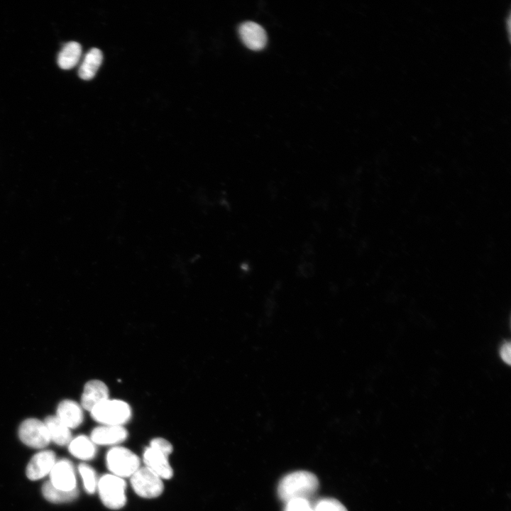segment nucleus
Segmentation results:
<instances>
[{
	"label": "nucleus",
	"instance_id": "1a4fd4ad",
	"mask_svg": "<svg viewBox=\"0 0 511 511\" xmlns=\"http://www.w3.org/2000/svg\"><path fill=\"white\" fill-rule=\"evenodd\" d=\"M238 34L243 44L252 50H260L267 43V34L257 23L246 21L238 27Z\"/></svg>",
	"mask_w": 511,
	"mask_h": 511
},
{
	"label": "nucleus",
	"instance_id": "f257e3e1",
	"mask_svg": "<svg viewBox=\"0 0 511 511\" xmlns=\"http://www.w3.org/2000/svg\"><path fill=\"white\" fill-rule=\"evenodd\" d=\"M319 488L317 477L306 471H298L285 476L280 481L278 493L285 502L297 499L307 500L314 495Z\"/></svg>",
	"mask_w": 511,
	"mask_h": 511
},
{
	"label": "nucleus",
	"instance_id": "39448f33",
	"mask_svg": "<svg viewBox=\"0 0 511 511\" xmlns=\"http://www.w3.org/2000/svg\"><path fill=\"white\" fill-rule=\"evenodd\" d=\"M163 479L146 466L139 467L131 476V484L135 493L141 498H154L163 491Z\"/></svg>",
	"mask_w": 511,
	"mask_h": 511
},
{
	"label": "nucleus",
	"instance_id": "412c9836",
	"mask_svg": "<svg viewBox=\"0 0 511 511\" xmlns=\"http://www.w3.org/2000/svg\"><path fill=\"white\" fill-rule=\"evenodd\" d=\"M150 446L158 449L168 457L173 450L172 444L166 439L160 437L152 439L150 443Z\"/></svg>",
	"mask_w": 511,
	"mask_h": 511
},
{
	"label": "nucleus",
	"instance_id": "6ab92c4d",
	"mask_svg": "<svg viewBox=\"0 0 511 511\" xmlns=\"http://www.w3.org/2000/svg\"><path fill=\"white\" fill-rule=\"evenodd\" d=\"M78 471L82 477L86 492L89 494H94L97 489L98 484L95 471L87 464L80 463L78 466Z\"/></svg>",
	"mask_w": 511,
	"mask_h": 511
},
{
	"label": "nucleus",
	"instance_id": "5701e85b",
	"mask_svg": "<svg viewBox=\"0 0 511 511\" xmlns=\"http://www.w3.org/2000/svg\"><path fill=\"white\" fill-rule=\"evenodd\" d=\"M501 359L507 365L511 362V346L510 341L503 342L499 349Z\"/></svg>",
	"mask_w": 511,
	"mask_h": 511
},
{
	"label": "nucleus",
	"instance_id": "aec40b11",
	"mask_svg": "<svg viewBox=\"0 0 511 511\" xmlns=\"http://www.w3.org/2000/svg\"><path fill=\"white\" fill-rule=\"evenodd\" d=\"M314 511H348L344 505L338 500L326 498L317 502L314 507Z\"/></svg>",
	"mask_w": 511,
	"mask_h": 511
},
{
	"label": "nucleus",
	"instance_id": "f03ea898",
	"mask_svg": "<svg viewBox=\"0 0 511 511\" xmlns=\"http://www.w3.org/2000/svg\"><path fill=\"white\" fill-rule=\"evenodd\" d=\"M92 417L103 425L122 426L131 417L128 403L120 400H106L90 411Z\"/></svg>",
	"mask_w": 511,
	"mask_h": 511
},
{
	"label": "nucleus",
	"instance_id": "0eeeda50",
	"mask_svg": "<svg viewBox=\"0 0 511 511\" xmlns=\"http://www.w3.org/2000/svg\"><path fill=\"white\" fill-rule=\"evenodd\" d=\"M49 475V481L54 487L66 491L77 489L75 468L70 461L65 458L56 461Z\"/></svg>",
	"mask_w": 511,
	"mask_h": 511
},
{
	"label": "nucleus",
	"instance_id": "4be33fe9",
	"mask_svg": "<svg viewBox=\"0 0 511 511\" xmlns=\"http://www.w3.org/2000/svg\"><path fill=\"white\" fill-rule=\"evenodd\" d=\"M287 503L285 511H314L304 499L293 500Z\"/></svg>",
	"mask_w": 511,
	"mask_h": 511
},
{
	"label": "nucleus",
	"instance_id": "2eb2a0df",
	"mask_svg": "<svg viewBox=\"0 0 511 511\" xmlns=\"http://www.w3.org/2000/svg\"><path fill=\"white\" fill-rule=\"evenodd\" d=\"M102 60L103 55L99 49L95 48L90 49L79 65L78 70L79 77L85 80L92 79L101 66Z\"/></svg>",
	"mask_w": 511,
	"mask_h": 511
},
{
	"label": "nucleus",
	"instance_id": "f3484780",
	"mask_svg": "<svg viewBox=\"0 0 511 511\" xmlns=\"http://www.w3.org/2000/svg\"><path fill=\"white\" fill-rule=\"evenodd\" d=\"M82 55V47L79 43L71 41L66 43L57 57L59 67L64 70H70L77 65Z\"/></svg>",
	"mask_w": 511,
	"mask_h": 511
},
{
	"label": "nucleus",
	"instance_id": "a211bd4d",
	"mask_svg": "<svg viewBox=\"0 0 511 511\" xmlns=\"http://www.w3.org/2000/svg\"><path fill=\"white\" fill-rule=\"evenodd\" d=\"M42 494L49 502L53 503H63L74 500L78 496L77 488L70 491L62 490L54 487L48 480L42 486Z\"/></svg>",
	"mask_w": 511,
	"mask_h": 511
},
{
	"label": "nucleus",
	"instance_id": "dca6fc26",
	"mask_svg": "<svg viewBox=\"0 0 511 511\" xmlns=\"http://www.w3.org/2000/svg\"><path fill=\"white\" fill-rule=\"evenodd\" d=\"M69 451L75 457L81 460L93 459L97 454L95 444L84 435L77 436L69 443Z\"/></svg>",
	"mask_w": 511,
	"mask_h": 511
},
{
	"label": "nucleus",
	"instance_id": "9d476101",
	"mask_svg": "<svg viewBox=\"0 0 511 511\" xmlns=\"http://www.w3.org/2000/svg\"><path fill=\"white\" fill-rule=\"evenodd\" d=\"M128 432L123 426L101 425L91 432L90 439L96 445H116L127 439Z\"/></svg>",
	"mask_w": 511,
	"mask_h": 511
},
{
	"label": "nucleus",
	"instance_id": "7ed1b4c3",
	"mask_svg": "<svg viewBox=\"0 0 511 511\" xmlns=\"http://www.w3.org/2000/svg\"><path fill=\"white\" fill-rule=\"evenodd\" d=\"M126 484L123 478L111 473L98 480L97 489L103 504L111 510L123 507L126 502Z\"/></svg>",
	"mask_w": 511,
	"mask_h": 511
},
{
	"label": "nucleus",
	"instance_id": "4468645a",
	"mask_svg": "<svg viewBox=\"0 0 511 511\" xmlns=\"http://www.w3.org/2000/svg\"><path fill=\"white\" fill-rule=\"evenodd\" d=\"M44 423L48 429L50 440L59 446L69 444L72 440L70 429L65 425L56 416H48Z\"/></svg>",
	"mask_w": 511,
	"mask_h": 511
},
{
	"label": "nucleus",
	"instance_id": "6e6552de",
	"mask_svg": "<svg viewBox=\"0 0 511 511\" xmlns=\"http://www.w3.org/2000/svg\"><path fill=\"white\" fill-rule=\"evenodd\" d=\"M55 462L56 456L53 451H41L31 458L26 470V476L31 480L43 478L50 473Z\"/></svg>",
	"mask_w": 511,
	"mask_h": 511
},
{
	"label": "nucleus",
	"instance_id": "423d86ee",
	"mask_svg": "<svg viewBox=\"0 0 511 511\" xmlns=\"http://www.w3.org/2000/svg\"><path fill=\"white\" fill-rule=\"evenodd\" d=\"M18 436L24 444L33 449H43L51 441L44 422L35 418L22 422L18 427Z\"/></svg>",
	"mask_w": 511,
	"mask_h": 511
},
{
	"label": "nucleus",
	"instance_id": "f8f14e48",
	"mask_svg": "<svg viewBox=\"0 0 511 511\" xmlns=\"http://www.w3.org/2000/svg\"><path fill=\"white\" fill-rule=\"evenodd\" d=\"M109 399V389L101 380L88 381L83 390L81 397V405L83 409L91 411L97 405Z\"/></svg>",
	"mask_w": 511,
	"mask_h": 511
},
{
	"label": "nucleus",
	"instance_id": "ddd939ff",
	"mask_svg": "<svg viewBox=\"0 0 511 511\" xmlns=\"http://www.w3.org/2000/svg\"><path fill=\"white\" fill-rule=\"evenodd\" d=\"M56 417L70 429L79 427L84 419L82 407L71 400H64L59 403Z\"/></svg>",
	"mask_w": 511,
	"mask_h": 511
},
{
	"label": "nucleus",
	"instance_id": "20e7f679",
	"mask_svg": "<svg viewBox=\"0 0 511 511\" xmlns=\"http://www.w3.org/2000/svg\"><path fill=\"white\" fill-rule=\"evenodd\" d=\"M106 463L111 474L122 478L131 477L140 467L137 455L121 446H114L107 452Z\"/></svg>",
	"mask_w": 511,
	"mask_h": 511
},
{
	"label": "nucleus",
	"instance_id": "9b49d317",
	"mask_svg": "<svg viewBox=\"0 0 511 511\" xmlns=\"http://www.w3.org/2000/svg\"><path fill=\"white\" fill-rule=\"evenodd\" d=\"M145 466L155 473L162 479L172 477L173 470L168 461V456L151 446L147 447L143 453Z\"/></svg>",
	"mask_w": 511,
	"mask_h": 511
}]
</instances>
